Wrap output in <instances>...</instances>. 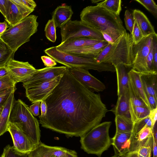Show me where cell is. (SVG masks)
Masks as SVG:
<instances>
[{
  "label": "cell",
  "mask_w": 157,
  "mask_h": 157,
  "mask_svg": "<svg viewBox=\"0 0 157 157\" xmlns=\"http://www.w3.org/2000/svg\"><path fill=\"white\" fill-rule=\"evenodd\" d=\"M116 132H132L133 124L131 118L121 115L115 116Z\"/></svg>",
  "instance_id": "28"
},
{
  "label": "cell",
  "mask_w": 157,
  "mask_h": 157,
  "mask_svg": "<svg viewBox=\"0 0 157 157\" xmlns=\"http://www.w3.org/2000/svg\"><path fill=\"white\" fill-rule=\"evenodd\" d=\"M0 157H29V155L28 154L17 151L13 146L8 144L4 148L3 152Z\"/></svg>",
  "instance_id": "33"
},
{
  "label": "cell",
  "mask_w": 157,
  "mask_h": 157,
  "mask_svg": "<svg viewBox=\"0 0 157 157\" xmlns=\"http://www.w3.org/2000/svg\"><path fill=\"white\" fill-rule=\"evenodd\" d=\"M16 87H14L0 93V105L3 106L11 93L16 90Z\"/></svg>",
  "instance_id": "43"
},
{
  "label": "cell",
  "mask_w": 157,
  "mask_h": 157,
  "mask_svg": "<svg viewBox=\"0 0 157 157\" xmlns=\"http://www.w3.org/2000/svg\"><path fill=\"white\" fill-rule=\"evenodd\" d=\"M129 105L131 118L133 125L140 120L148 116L150 110L147 106H135L129 101Z\"/></svg>",
  "instance_id": "29"
},
{
  "label": "cell",
  "mask_w": 157,
  "mask_h": 157,
  "mask_svg": "<svg viewBox=\"0 0 157 157\" xmlns=\"http://www.w3.org/2000/svg\"><path fill=\"white\" fill-rule=\"evenodd\" d=\"M152 45L153 48V68L154 71L157 72V34L153 37Z\"/></svg>",
  "instance_id": "41"
},
{
  "label": "cell",
  "mask_w": 157,
  "mask_h": 157,
  "mask_svg": "<svg viewBox=\"0 0 157 157\" xmlns=\"http://www.w3.org/2000/svg\"><path fill=\"white\" fill-rule=\"evenodd\" d=\"M14 53L10 49H0V67L5 66L9 60L13 57Z\"/></svg>",
  "instance_id": "37"
},
{
  "label": "cell",
  "mask_w": 157,
  "mask_h": 157,
  "mask_svg": "<svg viewBox=\"0 0 157 157\" xmlns=\"http://www.w3.org/2000/svg\"><path fill=\"white\" fill-rule=\"evenodd\" d=\"M128 75L134 91L150 109L146 94L140 80V73L132 69L128 72Z\"/></svg>",
  "instance_id": "25"
},
{
  "label": "cell",
  "mask_w": 157,
  "mask_h": 157,
  "mask_svg": "<svg viewBox=\"0 0 157 157\" xmlns=\"http://www.w3.org/2000/svg\"><path fill=\"white\" fill-rule=\"evenodd\" d=\"M3 106L0 105V116L1 114L2 111L3 110Z\"/></svg>",
  "instance_id": "59"
},
{
  "label": "cell",
  "mask_w": 157,
  "mask_h": 157,
  "mask_svg": "<svg viewBox=\"0 0 157 157\" xmlns=\"http://www.w3.org/2000/svg\"><path fill=\"white\" fill-rule=\"evenodd\" d=\"M132 13L134 21L137 24L144 36L156 33L153 26L143 12L135 9Z\"/></svg>",
  "instance_id": "21"
},
{
  "label": "cell",
  "mask_w": 157,
  "mask_h": 157,
  "mask_svg": "<svg viewBox=\"0 0 157 157\" xmlns=\"http://www.w3.org/2000/svg\"><path fill=\"white\" fill-rule=\"evenodd\" d=\"M61 42L78 38H87L105 41L101 33L81 21L70 20L60 28Z\"/></svg>",
  "instance_id": "8"
},
{
  "label": "cell",
  "mask_w": 157,
  "mask_h": 157,
  "mask_svg": "<svg viewBox=\"0 0 157 157\" xmlns=\"http://www.w3.org/2000/svg\"><path fill=\"white\" fill-rule=\"evenodd\" d=\"M148 116L151 121L152 128L155 124L156 122L157 119V108L150 111Z\"/></svg>",
  "instance_id": "48"
},
{
  "label": "cell",
  "mask_w": 157,
  "mask_h": 157,
  "mask_svg": "<svg viewBox=\"0 0 157 157\" xmlns=\"http://www.w3.org/2000/svg\"><path fill=\"white\" fill-rule=\"evenodd\" d=\"M147 126L152 128L151 121L149 116L138 121L133 125L132 135L136 136L143 128Z\"/></svg>",
  "instance_id": "34"
},
{
  "label": "cell",
  "mask_w": 157,
  "mask_h": 157,
  "mask_svg": "<svg viewBox=\"0 0 157 157\" xmlns=\"http://www.w3.org/2000/svg\"><path fill=\"white\" fill-rule=\"evenodd\" d=\"M61 75L40 84L25 88L26 97L32 103L44 100L58 84Z\"/></svg>",
  "instance_id": "12"
},
{
  "label": "cell",
  "mask_w": 157,
  "mask_h": 157,
  "mask_svg": "<svg viewBox=\"0 0 157 157\" xmlns=\"http://www.w3.org/2000/svg\"><path fill=\"white\" fill-rule=\"evenodd\" d=\"M150 111L157 108V99L154 96L146 94Z\"/></svg>",
  "instance_id": "46"
},
{
  "label": "cell",
  "mask_w": 157,
  "mask_h": 157,
  "mask_svg": "<svg viewBox=\"0 0 157 157\" xmlns=\"http://www.w3.org/2000/svg\"><path fill=\"white\" fill-rule=\"evenodd\" d=\"M67 68L61 66L37 69L29 79L23 82V86L25 88L40 84L61 75Z\"/></svg>",
  "instance_id": "11"
},
{
  "label": "cell",
  "mask_w": 157,
  "mask_h": 157,
  "mask_svg": "<svg viewBox=\"0 0 157 157\" xmlns=\"http://www.w3.org/2000/svg\"><path fill=\"white\" fill-rule=\"evenodd\" d=\"M9 122L15 124L35 147L39 144L40 131L38 120L33 116L28 106L21 99L15 100Z\"/></svg>",
  "instance_id": "4"
},
{
  "label": "cell",
  "mask_w": 157,
  "mask_h": 157,
  "mask_svg": "<svg viewBox=\"0 0 157 157\" xmlns=\"http://www.w3.org/2000/svg\"><path fill=\"white\" fill-rule=\"evenodd\" d=\"M143 6L155 17H157V6L153 0H135Z\"/></svg>",
  "instance_id": "35"
},
{
  "label": "cell",
  "mask_w": 157,
  "mask_h": 157,
  "mask_svg": "<svg viewBox=\"0 0 157 157\" xmlns=\"http://www.w3.org/2000/svg\"><path fill=\"white\" fill-rule=\"evenodd\" d=\"M154 34L144 36L138 44L134 45V59L132 67L140 73H150L147 60Z\"/></svg>",
  "instance_id": "9"
},
{
  "label": "cell",
  "mask_w": 157,
  "mask_h": 157,
  "mask_svg": "<svg viewBox=\"0 0 157 157\" xmlns=\"http://www.w3.org/2000/svg\"><path fill=\"white\" fill-rule=\"evenodd\" d=\"M13 91L3 106V108L0 116V136L7 131V128L11 112L15 100Z\"/></svg>",
  "instance_id": "22"
},
{
  "label": "cell",
  "mask_w": 157,
  "mask_h": 157,
  "mask_svg": "<svg viewBox=\"0 0 157 157\" xmlns=\"http://www.w3.org/2000/svg\"><path fill=\"white\" fill-rule=\"evenodd\" d=\"M40 103V101L36 102L29 107L31 112L35 116H37L39 114V107Z\"/></svg>",
  "instance_id": "47"
},
{
  "label": "cell",
  "mask_w": 157,
  "mask_h": 157,
  "mask_svg": "<svg viewBox=\"0 0 157 157\" xmlns=\"http://www.w3.org/2000/svg\"><path fill=\"white\" fill-rule=\"evenodd\" d=\"M116 73L117 82V94L121 95L129 94V77L126 68L121 63L114 66Z\"/></svg>",
  "instance_id": "19"
},
{
  "label": "cell",
  "mask_w": 157,
  "mask_h": 157,
  "mask_svg": "<svg viewBox=\"0 0 157 157\" xmlns=\"http://www.w3.org/2000/svg\"><path fill=\"white\" fill-rule=\"evenodd\" d=\"M153 137L156 143H157V122L155 124L152 129Z\"/></svg>",
  "instance_id": "53"
},
{
  "label": "cell",
  "mask_w": 157,
  "mask_h": 157,
  "mask_svg": "<svg viewBox=\"0 0 157 157\" xmlns=\"http://www.w3.org/2000/svg\"><path fill=\"white\" fill-rule=\"evenodd\" d=\"M69 151L63 147L48 146L40 141L28 155L29 157H60L67 154Z\"/></svg>",
  "instance_id": "16"
},
{
  "label": "cell",
  "mask_w": 157,
  "mask_h": 157,
  "mask_svg": "<svg viewBox=\"0 0 157 157\" xmlns=\"http://www.w3.org/2000/svg\"><path fill=\"white\" fill-rule=\"evenodd\" d=\"M8 27L7 23L6 22H0V36L6 30Z\"/></svg>",
  "instance_id": "51"
},
{
  "label": "cell",
  "mask_w": 157,
  "mask_h": 157,
  "mask_svg": "<svg viewBox=\"0 0 157 157\" xmlns=\"http://www.w3.org/2000/svg\"><path fill=\"white\" fill-rule=\"evenodd\" d=\"M14 2L27 9L33 11L36 6L35 2L33 0H12Z\"/></svg>",
  "instance_id": "40"
},
{
  "label": "cell",
  "mask_w": 157,
  "mask_h": 157,
  "mask_svg": "<svg viewBox=\"0 0 157 157\" xmlns=\"http://www.w3.org/2000/svg\"><path fill=\"white\" fill-rule=\"evenodd\" d=\"M110 111L112 112L115 116L121 115L131 118L129 112V94H125L118 96L116 105Z\"/></svg>",
  "instance_id": "27"
},
{
  "label": "cell",
  "mask_w": 157,
  "mask_h": 157,
  "mask_svg": "<svg viewBox=\"0 0 157 157\" xmlns=\"http://www.w3.org/2000/svg\"><path fill=\"white\" fill-rule=\"evenodd\" d=\"M128 87L129 101L135 106L140 107L146 106L134 91L129 80L128 83Z\"/></svg>",
  "instance_id": "32"
},
{
  "label": "cell",
  "mask_w": 157,
  "mask_h": 157,
  "mask_svg": "<svg viewBox=\"0 0 157 157\" xmlns=\"http://www.w3.org/2000/svg\"><path fill=\"white\" fill-rule=\"evenodd\" d=\"M9 75L5 66L0 67V79Z\"/></svg>",
  "instance_id": "52"
},
{
  "label": "cell",
  "mask_w": 157,
  "mask_h": 157,
  "mask_svg": "<svg viewBox=\"0 0 157 157\" xmlns=\"http://www.w3.org/2000/svg\"><path fill=\"white\" fill-rule=\"evenodd\" d=\"M44 52L56 62L68 68H80L98 72H115L113 65L109 63H98L94 58L66 53L58 50L56 46L45 49Z\"/></svg>",
  "instance_id": "5"
},
{
  "label": "cell",
  "mask_w": 157,
  "mask_h": 157,
  "mask_svg": "<svg viewBox=\"0 0 157 157\" xmlns=\"http://www.w3.org/2000/svg\"><path fill=\"white\" fill-rule=\"evenodd\" d=\"M140 78L145 94L157 99V73H140Z\"/></svg>",
  "instance_id": "23"
},
{
  "label": "cell",
  "mask_w": 157,
  "mask_h": 157,
  "mask_svg": "<svg viewBox=\"0 0 157 157\" xmlns=\"http://www.w3.org/2000/svg\"><path fill=\"white\" fill-rule=\"evenodd\" d=\"M10 0H0V12L5 18L8 12Z\"/></svg>",
  "instance_id": "44"
},
{
  "label": "cell",
  "mask_w": 157,
  "mask_h": 157,
  "mask_svg": "<svg viewBox=\"0 0 157 157\" xmlns=\"http://www.w3.org/2000/svg\"><path fill=\"white\" fill-rule=\"evenodd\" d=\"M16 83L10 75L0 79V93L7 89L16 87Z\"/></svg>",
  "instance_id": "36"
},
{
  "label": "cell",
  "mask_w": 157,
  "mask_h": 157,
  "mask_svg": "<svg viewBox=\"0 0 157 157\" xmlns=\"http://www.w3.org/2000/svg\"><path fill=\"white\" fill-rule=\"evenodd\" d=\"M10 49L0 38V49Z\"/></svg>",
  "instance_id": "55"
},
{
  "label": "cell",
  "mask_w": 157,
  "mask_h": 157,
  "mask_svg": "<svg viewBox=\"0 0 157 157\" xmlns=\"http://www.w3.org/2000/svg\"><path fill=\"white\" fill-rule=\"evenodd\" d=\"M101 41L87 38H74L61 42L56 46L59 51L69 53L73 51L93 45Z\"/></svg>",
  "instance_id": "17"
},
{
  "label": "cell",
  "mask_w": 157,
  "mask_h": 157,
  "mask_svg": "<svg viewBox=\"0 0 157 157\" xmlns=\"http://www.w3.org/2000/svg\"><path fill=\"white\" fill-rule=\"evenodd\" d=\"M37 17L34 15L28 16L14 26H10L0 38L15 53L37 31Z\"/></svg>",
  "instance_id": "6"
},
{
  "label": "cell",
  "mask_w": 157,
  "mask_h": 157,
  "mask_svg": "<svg viewBox=\"0 0 157 157\" xmlns=\"http://www.w3.org/2000/svg\"><path fill=\"white\" fill-rule=\"evenodd\" d=\"M111 121H105L97 125L81 137V148L88 154L100 156L112 144L109 130Z\"/></svg>",
  "instance_id": "7"
},
{
  "label": "cell",
  "mask_w": 157,
  "mask_h": 157,
  "mask_svg": "<svg viewBox=\"0 0 157 157\" xmlns=\"http://www.w3.org/2000/svg\"><path fill=\"white\" fill-rule=\"evenodd\" d=\"M40 108L41 114L39 116L43 117L45 116L47 110V105L44 100L42 101H41Z\"/></svg>",
  "instance_id": "49"
},
{
  "label": "cell",
  "mask_w": 157,
  "mask_h": 157,
  "mask_svg": "<svg viewBox=\"0 0 157 157\" xmlns=\"http://www.w3.org/2000/svg\"><path fill=\"white\" fill-rule=\"evenodd\" d=\"M121 0H105L97 3V5L102 7L108 11L119 16L121 10Z\"/></svg>",
  "instance_id": "30"
},
{
  "label": "cell",
  "mask_w": 157,
  "mask_h": 157,
  "mask_svg": "<svg viewBox=\"0 0 157 157\" xmlns=\"http://www.w3.org/2000/svg\"><path fill=\"white\" fill-rule=\"evenodd\" d=\"M152 149L150 146L141 147L136 151L138 157H151Z\"/></svg>",
  "instance_id": "42"
},
{
  "label": "cell",
  "mask_w": 157,
  "mask_h": 157,
  "mask_svg": "<svg viewBox=\"0 0 157 157\" xmlns=\"http://www.w3.org/2000/svg\"><path fill=\"white\" fill-rule=\"evenodd\" d=\"M103 1V0H91V2L93 3H98Z\"/></svg>",
  "instance_id": "58"
},
{
  "label": "cell",
  "mask_w": 157,
  "mask_h": 157,
  "mask_svg": "<svg viewBox=\"0 0 157 157\" xmlns=\"http://www.w3.org/2000/svg\"><path fill=\"white\" fill-rule=\"evenodd\" d=\"M111 157H116V156H114Z\"/></svg>",
  "instance_id": "61"
},
{
  "label": "cell",
  "mask_w": 157,
  "mask_h": 157,
  "mask_svg": "<svg viewBox=\"0 0 157 157\" xmlns=\"http://www.w3.org/2000/svg\"><path fill=\"white\" fill-rule=\"evenodd\" d=\"M11 77L17 84L29 79L37 70L28 62L16 60L11 58L5 66Z\"/></svg>",
  "instance_id": "10"
},
{
  "label": "cell",
  "mask_w": 157,
  "mask_h": 157,
  "mask_svg": "<svg viewBox=\"0 0 157 157\" xmlns=\"http://www.w3.org/2000/svg\"><path fill=\"white\" fill-rule=\"evenodd\" d=\"M157 144L153 138V147L152 151L153 153V157H157Z\"/></svg>",
  "instance_id": "54"
},
{
  "label": "cell",
  "mask_w": 157,
  "mask_h": 157,
  "mask_svg": "<svg viewBox=\"0 0 157 157\" xmlns=\"http://www.w3.org/2000/svg\"><path fill=\"white\" fill-rule=\"evenodd\" d=\"M133 136L136 151L142 147L150 146L152 148L153 138L151 128L146 126L136 136Z\"/></svg>",
  "instance_id": "24"
},
{
  "label": "cell",
  "mask_w": 157,
  "mask_h": 157,
  "mask_svg": "<svg viewBox=\"0 0 157 157\" xmlns=\"http://www.w3.org/2000/svg\"><path fill=\"white\" fill-rule=\"evenodd\" d=\"M124 157H138L137 151L131 153Z\"/></svg>",
  "instance_id": "57"
},
{
  "label": "cell",
  "mask_w": 157,
  "mask_h": 157,
  "mask_svg": "<svg viewBox=\"0 0 157 157\" xmlns=\"http://www.w3.org/2000/svg\"><path fill=\"white\" fill-rule=\"evenodd\" d=\"M33 11L10 0L9 9L5 20L10 26H13L29 16Z\"/></svg>",
  "instance_id": "18"
},
{
  "label": "cell",
  "mask_w": 157,
  "mask_h": 157,
  "mask_svg": "<svg viewBox=\"0 0 157 157\" xmlns=\"http://www.w3.org/2000/svg\"><path fill=\"white\" fill-rule=\"evenodd\" d=\"M7 131L12 137L13 146L17 151L29 154L35 147L27 136L14 124L9 122Z\"/></svg>",
  "instance_id": "14"
},
{
  "label": "cell",
  "mask_w": 157,
  "mask_h": 157,
  "mask_svg": "<svg viewBox=\"0 0 157 157\" xmlns=\"http://www.w3.org/2000/svg\"><path fill=\"white\" fill-rule=\"evenodd\" d=\"M124 21L126 27L131 34L133 29L134 21L132 13L126 10L124 13Z\"/></svg>",
  "instance_id": "39"
},
{
  "label": "cell",
  "mask_w": 157,
  "mask_h": 157,
  "mask_svg": "<svg viewBox=\"0 0 157 157\" xmlns=\"http://www.w3.org/2000/svg\"><path fill=\"white\" fill-rule=\"evenodd\" d=\"M68 68L74 77L88 88L97 92L102 91L105 89L104 84L91 75L88 70L80 68Z\"/></svg>",
  "instance_id": "15"
},
{
  "label": "cell",
  "mask_w": 157,
  "mask_h": 157,
  "mask_svg": "<svg viewBox=\"0 0 157 157\" xmlns=\"http://www.w3.org/2000/svg\"><path fill=\"white\" fill-rule=\"evenodd\" d=\"M67 157H78L77 153L74 151L69 150Z\"/></svg>",
  "instance_id": "56"
},
{
  "label": "cell",
  "mask_w": 157,
  "mask_h": 157,
  "mask_svg": "<svg viewBox=\"0 0 157 157\" xmlns=\"http://www.w3.org/2000/svg\"><path fill=\"white\" fill-rule=\"evenodd\" d=\"M132 132H116L112 138V144L117 157H124L133 152Z\"/></svg>",
  "instance_id": "13"
},
{
  "label": "cell",
  "mask_w": 157,
  "mask_h": 157,
  "mask_svg": "<svg viewBox=\"0 0 157 157\" xmlns=\"http://www.w3.org/2000/svg\"><path fill=\"white\" fill-rule=\"evenodd\" d=\"M41 58L44 66L46 67H54L57 64L56 62L48 56H41Z\"/></svg>",
  "instance_id": "45"
},
{
  "label": "cell",
  "mask_w": 157,
  "mask_h": 157,
  "mask_svg": "<svg viewBox=\"0 0 157 157\" xmlns=\"http://www.w3.org/2000/svg\"><path fill=\"white\" fill-rule=\"evenodd\" d=\"M67 154H66V155H63V156H62L61 157H67Z\"/></svg>",
  "instance_id": "60"
},
{
  "label": "cell",
  "mask_w": 157,
  "mask_h": 157,
  "mask_svg": "<svg viewBox=\"0 0 157 157\" xmlns=\"http://www.w3.org/2000/svg\"><path fill=\"white\" fill-rule=\"evenodd\" d=\"M73 14L71 6H59L52 12V19L53 20L56 27L60 28L71 20Z\"/></svg>",
  "instance_id": "20"
},
{
  "label": "cell",
  "mask_w": 157,
  "mask_h": 157,
  "mask_svg": "<svg viewBox=\"0 0 157 157\" xmlns=\"http://www.w3.org/2000/svg\"><path fill=\"white\" fill-rule=\"evenodd\" d=\"M80 16L83 22L101 33L108 34L115 41L126 30L119 15L97 5L84 8Z\"/></svg>",
  "instance_id": "2"
},
{
  "label": "cell",
  "mask_w": 157,
  "mask_h": 157,
  "mask_svg": "<svg viewBox=\"0 0 157 157\" xmlns=\"http://www.w3.org/2000/svg\"><path fill=\"white\" fill-rule=\"evenodd\" d=\"M101 33L104 40L109 44H113L114 43L115 41L110 36L104 32H101Z\"/></svg>",
  "instance_id": "50"
},
{
  "label": "cell",
  "mask_w": 157,
  "mask_h": 157,
  "mask_svg": "<svg viewBox=\"0 0 157 157\" xmlns=\"http://www.w3.org/2000/svg\"><path fill=\"white\" fill-rule=\"evenodd\" d=\"M108 44L106 41H101L93 45L73 51L68 53L95 58Z\"/></svg>",
  "instance_id": "26"
},
{
  "label": "cell",
  "mask_w": 157,
  "mask_h": 157,
  "mask_svg": "<svg viewBox=\"0 0 157 157\" xmlns=\"http://www.w3.org/2000/svg\"><path fill=\"white\" fill-rule=\"evenodd\" d=\"M131 36L134 44H138L144 37L136 23L134 21Z\"/></svg>",
  "instance_id": "38"
},
{
  "label": "cell",
  "mask_w": 157,
  "mask_h": 157,
  "mask_svg": "<svg viewBox=\"0 0 157 157\" xmlns=\"http://www.w3.org/2000/svg\"><path fill=\"white\" fill-rule=\"evenodd\" d=\"M47 110L39 116L42 127L67 137H81L100 123L108 111L99 94L81 83L67 67L44 100Z\"/></svg>",
  "instance_id": "1"
},
{
  "label": "cell",
  "mask_w": 157,
  "mask_h": 157,
  "mask_svg": "<svg viewBox=\"0 0 157 157\" xmlns=\"http://www.w3.org/2000/svg\"><path fill=\"white\" fill-rule=\"evenodd\" d=\"M56 28L53 19L49 20L46 24L44 31L47 39L52 42H55L56 39Z\"/></svg>",
  "instance_id": "31"
},
{
  "label": "cell",
  "mask_w": 157,
  "mask_h": 157,
  "mask_svg": "<svg viewBox=\"0 0 157 157\" xmlns=\"http://www.w3.org/2000/svg\"><path fill=\"white\" fill-rule=\"evenodd\" d=\"M130 33L125 30L113 44H108L95 58L98 63H109L114 66L122 63L126 67H132L133 46Z\"/></svg>",
  "instance_id": "3"
}]
</instances>
